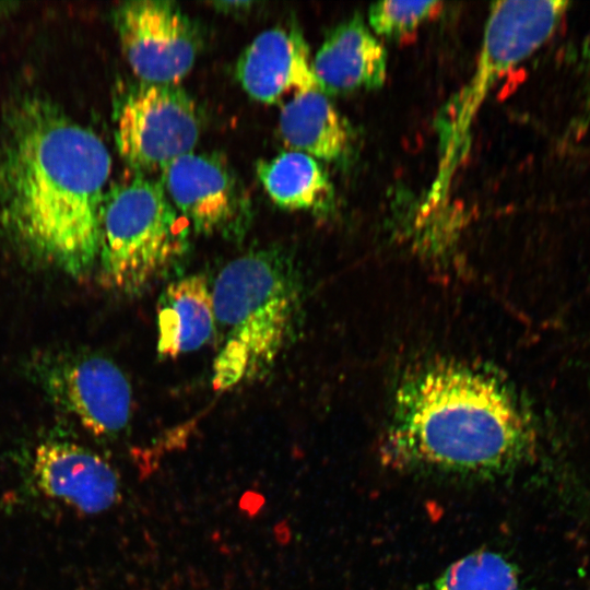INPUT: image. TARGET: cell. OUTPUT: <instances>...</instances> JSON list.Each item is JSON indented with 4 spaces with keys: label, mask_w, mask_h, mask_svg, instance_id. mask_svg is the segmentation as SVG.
I'll use <instances>...</instances> for the list:
<instances>
[{
    "label": "cell",
    "mask_w": 590,
    "mask_h": 590,
    "mask_svg": "<svg viewBox=\"0 0 590 590\" xmlns=\"http://www.w3.org/2000/svg\"><path fill=\"white\" fill-rule=\"evenodd\" d=\"M312 71L326 95L374 90L386 81L387 52L356 13L327 35L312 60Z\"/></svg>",
    "instance_id": "cell-12"
},
{
    "label": "cell",
    "mask_w": 590,
    "mask_h": 590,
    "mask_svg": "<svg viewBox=\"0 0 590 590\" xmlns=\"http://www.w3.org/2000/svg\"><path fill=\"white\" fill-rule=\"evenodd\" d=\"M588 109H589V116H590V98H589V103H588Z\"/></svg>",
    "instance_id": "cell-19"
},
{
    "label": "cell",
    "mask_w": 590,
    "mask_h": 590,
    "mask_svg": "<svg viewBox=\"0 0 590 590\" xmlns=\"http://www.w3.org/2000/svg\"><path fill=\"white\" fill-rule=\"evenodd\" d=\"M111 160L102 139L59 107L26 97L0 140V223L30 259L78 278L98 259Z\"/></svg>",
    "instance_id": "cell-1"
},
{
    "label": "cell",
    "mask_w": 590,
    "mask_h": 590,
    "mask_svg": "<svg viewBox=\"0 0 590 590\" xmlns=\"http://www.w3.org/2000/svg\"><path fill=\"white\" fill-rule=\"evenodd\" d=\"M236 76L246 93L264 104L288 93L319 90L308 45L296 30L274 27L260 33L240 55Z\"/></svg>",
    "instance_id": "cell-11"
},
{
    "label": "cell",
    "mask_w": 590,
    "mask_h": 590,
    "mask_svg": "<svg viewBox=\"0 0 590 590\" xmlns=\"http://www.w3.org/2000/svg\"><path fill=\"white\" fill-rule=\"evenodd\" d=\"M161 184L179 214L203 235L238 239L251 222L247 193L225 161L188 153L161 170Z\"/></svg>",
    "instance_id": "cell-9"
},
{
    "label": "cell",
    "mask_w": 590,
    "mask_h": 590,
    "mask_svg": "<svg viewBox=\"0 0 590 590\" xmlns=\"http://www.w3.org/2000/svg\"><path fill=\"white\" fill-rule=\"evenodd\" d=\"M199 134L196 104L176 84L140 81L117 110V150L138 174L161 172L174 160L193 152Z\"/></svg>",
    "instance_id": "cell-7"
},
{
    "label": "cell",
    "mask_w": 590,
    "mask_h": 590,
    "mask_svg": "<svg viewBox=\"0 0 590 590\" xmlns=\"http://www.w3.org/2000/svg\"><path fill=\"white\" fill-rule=\"evenodd\" d=\"M535 433L517 397L465 367H430L400 389L382 456L393 468L491 475L532 453Z\"/></svg>",
    "instance_id": "cell-2"
},
{
    "label": "cell",
    "mask_w": 590,
    "mask_h": 590,
    "mask_svg": "<svg viewBox=\"0 0 590 590\" xmlns=\"http://www.w3.org/2000/svg\"><path fill=\"white\" fill-rule=\"evenodd\" d=\"M257 175L272 201L286 210L322 212L333 199L332 185L318 161L286 151L257 164Z\"/></svg>",
    "instance_id": "cell-15"
},
{
    "label": "cell",
    "mask_w": 590,
    "mask_h": 590,
    "mask_svg": "<svg viewBox=\"0 0 590 590\" xmlns=\"http://www.w3.org/2000/svg\"><path fill=\"white\" fill-rule=\"evenodd\" d=\"M567 1H496L491 4L480 57L471 80L455 99L433 194L437 197L464 149L471 122L491 87L527 59L555 31Z\"/></svg>",
    "instance_id": "cell-5"
},
{
    "label": "cell",
    "mask_w": 590,
    "mask_h": 590,
    "mask_svg": "<svg viewBox=\"0 0 590 590\" xmlns=\"http://www.w3.org/2000/svg\"><path fill=\"white\" fill-rule=\"evenodd\" d=\"M189 250V223L161 181L142 174L105 196L98 252L104 286L138 296L176 270Z\"/></svg>",
    "instance_id": "cell-4"
},
{
    "label": "cell",
    "mask_w": 590,
    "mask_h": 590,
    "mask_svg": "<svg viewBox=\"0 0 590 590\" xmlns=\"http://www.w3.org/2000/svg\"><path fill=\"white\" fill-rule=\"evenodd\" d=\"M441 7L438 1H379L368 11L371 30L386 37H398L414 31Z\"/></svg>",
    "instance_id": "cell-17"
},
{
    "label": "cell",
    "mask_w": 590,
    "mask_h": 590,
    "mask_svg": "<svg viewBox=\"0 0 590 590\" xmlns=\"http://www.w3.org/2000/svg\"><path fill=\"white\" fill-rule=\"evenodd\" d=\"M252 4L250 1H220L214 2L213 5L220 11L224 12H238L249 9Z\"/></svg>",
    "instance_id": "cell-18"
},
{
    "label": "cell",
    "mask_w": 590,
    "mask_h": 590,
    "mask_svg": "<svg viewBox=\"0 0 590 590\" xmlns=\"http://www.w3.org/2000/svg\"><path fill=\"white\" fill-rule=\"evenodd\" d=\"M279 128L284 143L314 158L339 161L350 149V130L319 90L294 94L281 108Z\"/></svg>",
    "instance_id": "cell-14"
},
{
    "label": "cell",
    "mask_w": 590,
    "mask_h": 590,
    "mask_svg": "<svg viewBox=\"0 0 590 590\" xmlns=\"http://www.w3.org/2000/svg\"><path fill=\"white\" fill-rule=\"evenodd\" d=\"M212 298L223 340L211 382L223 392L258 380L273 368L295 339L303 290L288 253L266 247L229 261L213 283Z\"/></svg>",
    "instance_id": "cell-3"
},
{
    "label": "cell",
    "mask_w": 590,
    "mask_h": 590,
    "mask_svg": "<svg viewBox=\"0 0 590 590\" xmlns=\"http://www.w3.org/2000/svg\"><path fill=\"white\" fill-rule=\"evenodd\" d=\"M156 306L160 358L196 351L211 339L215 330L212 288L203 274L168 283Z\"/></svg>",
    "instance_id": "cell-13"
},
{
    "label": "cell",
    "mask_w": 590,
    "mask_h": 590,
    "mask_svg": "<svg viewBox=\"0 0 590 590\" xmlns=\"http://www.w3.org/2000/svg\"><path fill=\"white\" fill-rule=\"evenodd\" d=\"M418 590H520L517 568L503 555L477 551L453 562Z\"/></svg>",
    "instance_id": "cell-16"
},
{
    "label": "cell",
    "mask_w": 590,
    "mask_h": 590,
    "mask_svg": "<svg viewBox=\"0 0 590 590\" xmlns=\"http://www.w3.org/2000/svg\"><path fill=\"white\" fill-rule=\"evenodd\" d=\"M23 368L49 402L97 438L114 439L128 427L130 382L108 357L80 350H40L26 357Z\"/></svg>",
    "instance_id": "cell-6"
},
{
    "label": "cell",
    "mask_w": 590,
    "mask_h": 590,
    "mask_svg": "<svg viewBox=\"0 0 590 590\" xmlns=\"http://www.w3.org/2000/svg\"><path fill=\"white\" fill-rule=\"evenodd\" d=\"M28 480L37 494L82 515L109 510L120 499L115 469L93 450L69 439L39 441L28 460Z\"/></svg>",
    "instance_id": "cell-10"
},
{
    "label": "cell",
    "mask_w": 590,
    "mask_h": 590,
    "mask_svg": "<svg viewBox=\"0 0 590 590\" xmlns=\"http://www.w3.org/2000/svg\"><path fill=\"white\" fill-rule=\"evenodd\" d=\"M115 24L123 55L141 82L177 85L193 67L198 32L175 2H125L116 10Z\"/></svg>",
    "instance_id": "cell-8"
}]
</instances>
